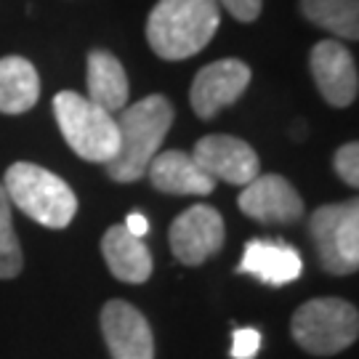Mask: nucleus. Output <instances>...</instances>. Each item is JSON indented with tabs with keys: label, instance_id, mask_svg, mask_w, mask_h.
<instances>
[{
	"label": "nucleus",
	"instance_id": "obj_5",
	"mask_svg": "<svg viewBox=\"0 0 359 359\" xmlns=\"http://www.w3.org/2000/svg\"><path fill=\"white\" fill-rule=\"evenodd\" d=\"M295 344L314 357H333L348 348L359 335L357 306L344 298H314L290 320Z\"/></svg>",
	"mask_w": 359,
	"mask_h": 359
},
{
	"label": "nucleus",
	"instance_id": "obj_6",
	"mask_svg": "<svg viewBox=\"0 0 359 359\" xmlns=\"http://www.w3.org/2000/svg\"><path fill=\"white\" fill-rule=\"evenodd\" d=\"M309 231L325 271L354 274L359 269V203H335L317 208L309 218Z\"/></svg>",
	"mask_w": 359,
	"mask_h": 359
},
{
	"label": "nucleus",
	"instance_id": "obj_12",
	"mask_svg": "<svg viewBox=\"0 0 359 359\" xmlns=\"http://www.w3.org/2000/svg\"><path fill=\"white\" fill-rule=\"evenodd\" d=\"M311 77L320 88L322 99L333 107H348L357 102L359 75L354 56L348 53L346 46L338 40H322L311 48L309 56Z\"/></svg>",
	"mask_w": 359,
	"mask_h": 359
},
{
	"label": "nucleus",
	"instance_id": "obj_1",
	"mask_svg": "<svg viewBox=\"0 0 359 359\" xmlns=\"http://www.w3.org/2000/svg\"><path fill=\"white\" fill-rule=\"evenodd\" d=\"M117 154L107 163V176L130 184L147 176L152 157L160 152L165 133L173 126V104L163 93H152L142 102L123 107L117 115Z\"/></svg>",
	"mask_w": 359,
	"mask_h": 359
},
{
	"label": "nucleus",
	"instance_id": "obj_13",
	"mask_svg": "<svg viewBox=\"0 0 359 359\" xmlns=\"http://www.w3.org/2000/svg\"><path fill=\"white\" fill-rule=\"evenodd\" d=\"M304 261L293 245L274 243V240H250L245 245L240 271L253 274L256 280L280 287L301 277Z\"/></svg>",
	"mask_w": 359,
	"mask_h": 359
},
{
	"label": "nucleus",
	"instance_id": "obj_4",
	"mask_svg": "<svg viewBox=\"0 0 359 359\" xmlns=\"http://www.w3.org/2000/svg\"><path fill=\"white\" fill-rule=\"evenodd\" d=\"M53 115L65 142L77 157L107 165L117 154L120 133L115 117L96 107L88 96H80L75 90H59L53 99Z\"/></svg>",
	"mask_w": 359,
	"mask_h": 359
},
{
	"label": "nucleus",
	"instance_id": "obj_14",
	"mask_svg": "<svg viewBox=\"0 0 359 359\" xmlns=\"http://www.w3.org/2000/svg\"><path fill=\"white\" fill-rule=\"evenodd\" d=\"M147 173L154 189L165 194H200L203 197L216 189V181L194 163L192 154L181 152V149L154 154Z\"/></svg>",
	"mask_w": 359,
	"mask_h": 359
},
{
	"label": "nucleus",
	"instance_id": "obj_22",
	"mask_svg": "<svg viewBox=\"0 0 359 359\" xmlns=\"http://www.w3.org/2000/svg\"><path fill=\"white\" fill-rule=\"evenodd\" d=\"M221 6H224L237 22H256L264 0H221Z\"/></svg>",
	"mask_w": 359,
	"mask_h": 359
},
{
	"label": "nucleus",
	"instance_id": "obj_21",
	"mask_svg": "<svg viewBox=\"0 0 359 359\" xmlns=\"http://www.w3.org/2000/svg\"><path fill=\"white\" fill-rule=\"evenodd\" d=\"M261 348V333L253 327H237L231 333V357L234 359H253Z\"/></svg>",
	"mask_w": 359,
	"mask_h": 359
},
{
	"label": "nucleus",
	"instance_id": "obj_17",
	"mask_svg": "<svg viewBox=\"0 0 359 359\" xmlns=\"http://www.w3.org/2000/svg\"><path fill=\"white\" fill-rule=\"evenodd\" d=\"M40 96V77L35 67L22 56L0 59V112L22 115L29 112Z\"/></svg>",
	"mask_w": 359,
	"mask_h": 359
},
{
	"label": "nucleus",
	"instance_id": "obj_15",
	"mask_svg": "<svg viewBox=\"0 0 359 359\" xmlns=\"http://www.w3.org/2000/svg\"><path fill=\"white\" fill-rule=\"evenodd\" d=\"M102 253L117 280L142 285L152 277V253L142 237H133L126 224L109 226L102 240Z\"/></svg>",
	"mask_w": 359,
	"mask_h": 359
},
{
	"label": "nucleus",
	"instance_id": "obj_3",
	"mask_svg": "<svg viewBox=\"0 0 359 359\" xmlns=\"http://www.w3.org/2000/svg\"><path fill=\"white\" fill-rule=\"evenodd\" d=\"M3 189L8 194V203L48 229H65L77 213L72 187L35 163H13L6 170Z\"/></svg>",
	"mask_w": 359,
	"mask_h": 359
},
{
	"label": "nucleus",
	"instance_id": "obj_19",
	"mask_svg": "<svg viewBox=\"0 0 359 359\" xmlns=\"http://www.w3.org/2000/svg\"><path fill=\"white\" fill-rule=\"evenodd\" d=\"M22 264H25V256H22V245L13 231L11 203L0 184V280L16 277L22 271Z\"/></svg>",
	"mask_w": 359,
	"mask_h": 359
},
{
	"label": "nucleus",
	"instance_id": "obj_16",
	"mask_svg": "<svg viewBox=\"0 0 359 359\" xmlns=\"http://www.w3.org/2000/svg\"><path fill=\"white\" fill-rule=\"evenodd\" d=\"M128 75L109 51L93 48L88 53V99L104 112H120L128 107Z\"/></svg>",
	"mask_w": 359,
	"mask_h": 359
},
{
	"label": "nucleus",
	"instance_id": "obj_18",
	"mask_svg": "<svg viewBox=\"0 0 359 359\" xmlns=\"http://www.w3.org/2000/svg\"><path fill=\"white\" fill-rule=\"evenodd\" d=\"M301 13L338 38H359V0H301Z\"/></svg>",
	"mask_w": 359,
	"mask_h": 359
},
{
	"label": "nucleus",
	"instance_id": "obj_10",
	"mask_svg": "<svg viewBox=\"0 0 359 359\" xmlns=\"http://www.w3.org/2000/svg\"><path fill=\"white\" fill-rule=\"evenodd\" d=\"M194 163L205 170L213 181H226L245 187L261 173V163L253 147L243 139L213 133L194 144Z\"/></svg>",
	"mask_w": 359,
	"mask_h": 359
},
{
	"label": "nucleus",
	"instance_id": "obj_7",
	"mask_svg": "<svg viewBox=\"0 0 359 359\" xmlns=\"http://www.w3.org/2000/svg\"><path fill=\"white\" fill-rule=\"evenodd\" d=\"M224 237H226L224 218L216 208L192 205L170 224L168 243L181 264L200 266L224 248Z\"/></svg>",
	"mask_w": 359,
	"mask_h": 359
},
{
	"label": "nucleus",
	"instance_id": "obj_23",
	"mask_svg": "<svg viewBox=\"0 0 359 359\" xmlns=\"http://www.w3.org/2000/svg\"><path fill=\"white\" fill-rule=\"evenodd\" d=\"M126 229H128L133 237H144V234L149 231V221H147L142 213H130V216L126 218Z\"/></svg>",
	"mask_w": 359,
	"mask_h": 359
},
{
	"label": "nucleus",
	"instance_id": "obj_8",
	"mask_svg": "<svg viewBox=\"0 0 359 359\" xmlns=\"http://www.w3.org/2000/svg\"><path fill=\"white\" fill-rule=\"evenodd\" d=\"M237 205L248 218L258 224H295L304 218V200L285 176L258 173L250 184L243 187Z\"/></svg>",
	"mask_w": 359,
	"mask_h": 359
},
{
	"label": "nucleus",
	"instance_id": "obj_2",
	"mask_svg": "<svg viewBox=\"0 0 359 359\" xmlns=\"http://www.w3.org/2000/svg\"><path fill=\"white\" fill-rule=\"evenodd\" d=\"M218 25V0H160L147 19V40L160 59L181 62L203 51Z\"/></svg>",
	"mask_w": 359,
	"mask_h": 359
},
{
	"label": "nucleus",
	"instance_id": "obj_20",
	"mask_svg": "<svg viewBox=\"0 0 359 359\" xmlns=\"http://www.w3.org/2000/svg\"><path fill=\"white\" fill-rule=\"evenodd\" d=\"M333 168H335V173L344 179V184L357 187L359 184V144L357 142L344 144V147L335 152Z\"/></svg>",
	"mask_w": 359,
	"mask_h": 359
},
{
	"label": "nucleus",
	"instance_id": "obj_11",
	"mask_svg": "<svg viewBox=\"0 0 359 359\" xmlns=\"http://www.w3.org/2000/svg\"><path fill=\"white\" fill-rule=\"evenodd\" d=\"M102 333L112 359H154L149 322L128 301H107L102 309Z\"/></svg>",
	"mask_w": 359,
	"mask_h": 359
},
{
	"label": "nucleus",
	"instance_id": "obj_9",
	"mask_svg": "<svg viewBox=\"0 0 359 359\" xmlns=\"http://www.w3.org/2000/svg\"><path fill=\"white\" fill-rule=\"evenodd\" d=\"M248 83H250V67L240 59H221L203 67L194 75L189 90L194 115L200 120H213L224 107H229L243 96Z\"/></svg>",
	"mask_w": 359,
	"mask_h": 359
}]
</instances>
